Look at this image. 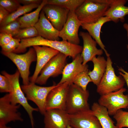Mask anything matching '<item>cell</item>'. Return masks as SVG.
Wrapping results in <instances>:
<instances>
[{"label": "cell", "instance_id": "28", "mask_svg": "<svg viewBox=\"0 0 128 128\" xmlns=\"http://www.w3.org/2000/svg\"><path fill=\"white\" fill-rule=\"evenodd\" d=\"M113 118L116 121V126L118 128H128V112L120 109L113 116Z\"/></svg>", "mask_w": 128, "mask_h": 128}, {"label": "cell", "instance_id": "21", "mask_svg": "<svg viewBox=\"0 0 128 128\" xmlns=\"http://www.w3.org/2000/svg\"><path fill=\"white\" fill-rule=\"evenodd\" d=\"M94 67L92 71H89L88 74L92 82L97 86L104 74L107 66V60L101 55L94 57L91 60Z\"/></svg>", "mask_w": 128, "mask_h": 128}, {"label": "cell", "instance_id": "20", "mask_svg": "<svg viewBox=\"0 0 128 128\" xmlns=\"http://www.w3.org/2000/svg\"><path fill=\"white\" fill-rule=\"evenodd\" d=\"M127 1L125 0H114L104 16L108 17L111 21L116 23L119 21L123 22L125 17L128 15V6L125 5Z\"/></svg>", "mask_w": 128, "mask_h": 128}, {"label": "cell", "instance_id": "38", "mask_svg": "<svg viewBox=\"0 0 128 128\" xmlns=\"http://www.w3.org/2000/svg\"><path fill=\"white\" fill-rule=\"evenodd\" d=\"M0 128H11L6 126V125H0Z\"/></svg>", "mask_w": 128, "mask_h": 128}, {"label": "cell", "instance_id": "8", "mask_svg": "<svg viewBox=\"0 0 128 128\" xmlns=\"http://www.w3.org/2000/svg\"><path fill=\"white\" fill-rule=\"evenodd\" d=\"M67 56L59 52L51 59L41 70L35 83L45 84L50 77H55L62 74L66 65Z\"/></svg>", "mask_w": 128, "mask_h": 128}, {"label": "cell", "instance_id": "37", "mask_svg": "<svg viewBox=\"0 0 128 128\" xmlns=\"http://www.w3.org/2000/svg\"><path fill=\"white\" fill-rule=\"evenodd\" d=\"M123 28L126 30L127 32V37L128 40V24L125 23L123 25Z\"/></svg>", "mask_w": 128, "mask_h": 128}, {"label": "cell", "instance_id": "5", "mask_svg": "<svg viewBox=\"0 0 128 128\" xmlns=\"http://www.w3.org/2000/svg\"><path fill=\"white\" fill-rule=\"evenodd\" d=\"M15 65L22 78L23 85H27L30 82L29 69L32 63L37 60V56L34 48H30L26 53L18 54L13 53H2Z\"/></svg>", "mask_w": 128, "mask_h": 128}, {"label": "cell", "instance_id": "9", "mask_svg": "<svg viewBox=\"0 0 128 128\" xmlns=\"http://www.w3.org/2000/svg\"><path fill=\"white\" fill-rule=\"evenodd\" d=\"M82 23L78 18L74 11H69L67 21L59 31V37L62 40L79 45L80 40L78 31Z\"/></svg>", "mask_w": 128, "mask_h": 128}, {"label": "cell", "instance_id": "25", "mask_svg": "<svg viewBox=\"0 0 128 128\" xmlns=\"http://www.w3.org/2000/svg\"><path fill=\"white\" fill-rule=\"evenodd\" d=\"M85 0H47V4L60 6L69 10L75 11Z\"/></svg>", "mask_w": 128, "mask_h": 128}, {"label": "cell", "instance_id": "14", "mask_svg": "<svg viewBox=\"0 0 128 128\" xmlns=\"http://www.w3.org/2000/svg\"><path fill=\"white\" fill-rule=\"evenodd\" d=\"M36 52L37 63L34 72L29 78L30 82L35 83L41 70L47 63L60 52L51 47L46 46H32Z\"/></svg>", "mask_w": 128, "mask_h": 128}, {"label": "cell", "instance_id": "1", "mask_svg": "<svg viewBox=\"0 0 128 128\" xmlns=\"http://www.w3.org/2000/svg\"><path fill=\"white\" fill-rule=\"evenodd\" d=\"M2 75L9 80L11 85V91L9 93L10 99L11 103L14 105L20 104L24 108L27 113L30 120L32 128H34V119L33 113L38 111L37 108L32 106L28 103V100L25 96L19 82L20 73L18 70L13 74H10L5 71L2 72Z\"/></svg>", "mask_w": 128, "mask_h": 128}, {"label": "cell", "instance_id": "27", "mask_svg": "<svg viewBox=\"0 0 128 128\" xmlns=\"http://www.w3.org/2000/svg\"><path fill=\"white\" fill-rule=\"evenodd\" d=\"M21 29L18 18L6 25L0 27V32L10 34L14 37L17 34Z\"/></svg>", "mask_w": 128, "mask_h": 128}, {"label": "cell", "instance_id": "10", "mask_svg": "<svg viewBox=\"0 0 128 128\" xmlns=\"http://www.w3.org/2000/svg\"><path fill=\"white\" fill-rule=\"evenodd\" d=\"M20 104L14 105L10 101L9 93L0 98V125H6L12 121H22L23 119L18 110Z\"/></svg>", "mask_w": 128, "mask_h": 128}, {"label": "cell", "instance_id": "33", "mask_svg": "<svg viewBox=\"0 0 128 128\" xmlns=\"http://www.w3.org/2000/svg\"><path fill=\"white\" fill-rule=\"evenodd\" d=\"M13 38L9 34L3 32L0 33V46L1 47L8 44Z\"/></svg>", "mask_w": 128, "mask_h": 128}, {"label": "cell", "instance_id": "15", "mask_svg": "<svg viewBox=\"0 0 128 128\" xmlns=\"http://www.w3.org/2000/svg\"><path fill=\"white\" fill-rule=\"evenodd\" d=\"M44 115L45 128H67L69 124V114L64 110L49 109Z\"/></svg>", "mask_w": 128, "mask_h": 128}, {"label": "cell", "instance_id": "31", "mask_svg": "<svg viewBox=\"0 0 128 128\" xmlns=\"http://www.w3.org/2000/svg\"><path fill=\"white\" fill-rule=\"evenodd\" d=\"M21 40L13 37L7 45L1 47V53L13 52L20 45Z\"/></svg>", "mask_w": 128, "mask_h": 128}, {"label": "cell", "instance_id": "39", "mask_svg": "<svg viewBox=\"0 0 128 128\" xmlns=\"http://www.w3.org/2000/svg\"><path fill=\"white\" fill-rule=\"evenodd\" d=\"M67 128H72V127L69 124Z\"/></svg>", "mask_w": 128, "mask_h": 128}, {"label": "cell", "instance_id": "12", "mask_svg": "<svg viewBox=\"0 0 128 128\" xmlns=\"http://www.w3.org/2000/svg\"><path fill=\"white\" fill-rule=\"evenodd\" d=\"M69 124L73 128H102L97 117L90 110L69 114Z\"/></svg>", "mask_w": 128, "mask_h": 128}, {"label": "cell", "instance_id": "17", "mask_svg": "<svg viewBox=\"0 0 128 128\" xmlns=\"http://www.w3.org/2000/svg\"><path fill=\"white\" fill-rule=\"evenodd\" d=\"M79 35L82 37L83 41V46L81 54L83 59V65L91 61L96 55L101 56L103 54V50L97 48L96 42L88 32L81 31Z\"/></svg>", "mask_w": 128, "mask_h": 128}, {"label": "cell", "instance_id": "2", "mask_svg": "<svg viewBox=\"0 0 128 128\" xmlns=\"http://www.w3.org/2000/svg\"><path fill=\"white\" fill-rule=\"evenodd\" d=\"M89 95L88 90L84 91L73 83L69 85L65 111L72 114L90 110L88 102Z\"/></svg>", "mask_w": 128, "mask_h": 128}, {"label": "cell", "instance_id": "36", "mask_svg": "<svg viewBox=\"0 0 128 128\" xmlns=\"http://www.w3.org/2000/svg\"><path fill=\"white\" fill-rule=\"evenodd\" d=\"M118 70L120 71L119 73V74L124 78L126 83L128 90V72L126 71L122 67H119Z\"/></svg>", "mask_w": 128, "mask_h": 128}, {"label": "cell", "instance_id": "11", "mask_svg": "<svg viewBox=\"0 0 128 128\" xmlns=\"http://www.w3.org/2000/svg\"><path fill=\"white\" fill-rule=\"evenodd\" d=\"M47 96L46 103V110L58 109L65 110L66 101L69 87V82L57 84Z\"/></svg>", "mask_w": 128, "mask_h": 128}, {"label": "cell", "instance_id": "23", "mask_svg": "<svg viewBox=\"0 0 128 128\" xmlns=\"http://www.w3.org/2000/svg\"><path fill=\"white\" fill-rule=\"evenodd\" d=\"M47 0H43L39 7L33 11L26 13L18 18L21 29L31 26H34L38 21L41 11L47 4Z\"/></svg>", "mask_w": 128, "mask_h": 128}, {"label": "cell", "instance_id": "6", "mask_svg": "<svg viewBox=\"0 0 128 128\" xmlns=\"http://www.w3.org/2000/svg\"><path fill=\"white\" fill-rule=\"evenodd\" d=\"M35 83L30 82L27 85L21 86L22 90L26 95L28 100L31 101L37 106L40 113L44 115L46 110V103L47 98L50 91L56 87L57 84L49 87L37 85Z\"/></svg>", "mask_w": 128, "mask_h": 128}, {"label": "cell", "instance_id": "19", "mask_svg": "<svg viewBox=\"0 0 128 128\" xmlns=\"http://www.w3.org/2000/svg\"><path fill=\"white\" fill-rule=\"evenodd\" d=\"M110 21L111 20L108 17L103 16L95 23H82L81 26L82 29L88 31L101 49L104 51L107 57H110V54L105 49V46L102 41L100 33L101 28L103 24Z\"/></svg>", "mask_w": 128, "mask_h": 128}, {"label": "cell", "instance_id": "3", "mask_svg": "<svg viewBox=\"0 0 128 128\" xmlns=\"http://www.w3.org/2000/svg\"><path fill=\"white\" fill-rule=\"evenodd\" d=\"M109 7V5L98 2L96 0H86L75 12L82 23H91L103 17Z\"/></svg>", "mask_w": 128, "mask_h": 128}, {"label": "cell", "instance_id": "40", "mask_svg": "<svg viewBox=\"0 0 128 128\" xmlns=\"http://www.w3.org/2000/svg\"><path fill=\"white\" fill-rule=\"evenodd\" d=\"M127 50H128V45H127Z\"/></svg>", "mask_w": 128, "mask_h": 128}, {"label": "cell", "instance_id": "22", "mask_svg": "<svg viewBox=\"0 0 128 128\" xmlns=\"http://www.w3.org/2000/svg\"><path fill=\"white\" fill-rule=\"evenodd\" d=\"M93 113L98 119L102 128H118L109 116L107 109L97 102L92 104L91 109Z\"/></svg>", "mask_w": 128, "mask_h": 128}, {"label": "cell", "instance_id": "7", "mask_svg": "<svg viewBox=\"0 0 128 128\" xmlns=\"http://www.w3.org/2000/svg\"><path fill=\"white\" fill-rule=\"evenodd\" d=\"M126 90L123 87L116 91L101 96L98 103L107 108L110 115L114 116L118 110L126 108L128 106V95L124 94Z\"/></svg>", "mask_w": 128, "mask_h": 128}, {"label": "cell", "instance_id": "34", "mask_svg": "<svg viewBox=\"0 0 128 128\" xmlns=\"http://www.w3.org/2000/svg\"><path fill=\"white\" fill-rule=\"evenodd\" d=\"M10 13L6 9L0 6V23Z\"/></svg>", "mask_w": 128, "mask_h": 128}, {"label": "cell", "instance_id": "30", "mask_svg": "<svg viewBox=\"0 0 128 128\" xmlns=\"http://www.w3.org/2000/svg\"><path fill=\"white\" fill-rule=\"evenodd\" d=\"M0 6L10 14L16 10L21 5L18 0H0Z\"/></svg>", "mask_w": 128, "mask_h": 128}, {"label": "cell", "instance_id": "24", "mask_svg": "<svg viewBox=\"0 0 128 128\" xmlns=\"http://www.w3.org/2000/svg\"><path fill=\"white\" fill-rule=\"evenodd\" d=\"M40 5L33 4L21 6L15 11L10 14L9 16L0 23V27L8 24L16 20L21 16L27 13L35 8H37Z\"/></svg>", "mask_w": 128, "mask_h": 128}, {"label": "cell", "instance_id": "32", "mask_svg": "<svg viewBox=\"0 0 128 128\" xmlns=\"http://www.w3.org/2000/svg\"><path fill=\"white\" fill-rule=\"evenodd\" d=\"M11 91L10 83L9 79L5 76L0 75V92L10 93Z\"/></svg>", "mask_w": 128, "mask_h": 128}, {"label": "cell", "instance_id": "26", "mask_svg": "<svg viewBox=\"0 0 128 128\" xmlns=\"http://www.w3.org/2000/svg\"><path fill=\"white\" fill-rule=\"evenodd\" d=\"M89 71L82 72L76 75L73 81V83L81 88L84 91H86L88 84L92 82L88 74Z\"/></svg>", "mask_w": 128, "mask_h": 128}, {"label": "cell", "instance_id": "29", "mask_svg": "<svg viewBox=\"0 0 128 128\" xmlns=\"http://www.w3.org/2000/svg\"><path fill=\"white\" fill-rule=\"evenodd\" d=\"M38 36L37 31L34 26H31L21 29L14 38L21 40L33 38Z\"/></svg>", "mask_w": 128, "mask_h": 128}, {"label": "cell", "instance_id": "35", "mask_svg": "<svg viewBox=\"0 0 128 128\" xmlns=\"http://www.w3.org/2000/svg\"><path fill=\"white\" fill-rule=\"evenodd\" d=\"M19 3L23 5H28L33 4L40 5L42 0H18Z\"/></svg>", "mask_w": 128, "mask_h": 128}, {"label": "cell", "instance_id": "4", "mask_svg": "<svg viewBox=\"0 0 128 128\" xmlns=\"http://www.w3.org/2000/svg\"><path fill=\"white\" fill-rule=\"evenodd\" d=\"M107 62L105 72L97 86V92L101 96L119 90L123 87L125 83L121 76L115 74L110 57H107Z\"/></svg>", "mask_w": 128, "mask_h": 128}, {"label": "cell", "instance_id": "18", "mask_svg": "<svg viewBox=\"0 0 128 128\" xmlns=\"http://www.w3.org/2000/svg\"><path fill=\"white\" fill-rule=\"evenodd\" d=\"M34 27L36 29L39 36L48 40L59 41V32L53 25L46 18L42 10L39 19Z\"/></svg>", "mask_w": 128, "mask_h": 128}, {"label": "cell", "instance_id": "13", "mask_svg": "<svg viewBox=\"0 0 128 128\" xmlns=\"http://www.w3.org/2000/svg\"><path fill=\"white\" fill-rule=\"evenodd\" d=\"M42 10L54 27L60 31L67 21L69 11L60 6L48 4L45 5Z\"/></svg>", "mask_w": 128, "mask_h": 128}, {"label": "cell", "instance_id": "16", "mask_svg": "<svg viewBox=\"0 0 128 128\" xmlns=\"http://www.w3.org/2000/svg\"><path fill=\"white\" fill-rule=\"evenodd\" d=\"M83 59L81 54L78 55L71 63L67 64L64 67L62 73L61 78L57 84L59 85L66 82L69 85L73 83L75 77L80 73L89 71L88 66L83 64Z\"/></svg>", "mask_w": 128, "mask_h": 128}, {"label": "cell", "instance_id": "41", "mask_svg": "<svg viewBox=\"0 0 128 128\" xmlns=\"http://www.w3.org/2000/svg\"><path fill=\"white\" fill-rule=\"evenodd\" d=\"M128 108V107L127 108Z\"/></svg>", "mask_w": 128, "mask_h": 128}]
</instances>
